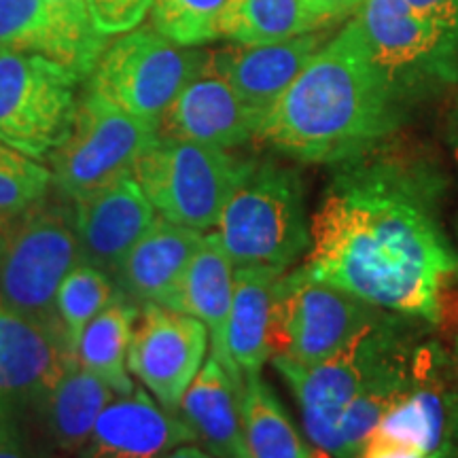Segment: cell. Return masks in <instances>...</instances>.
I'll return each mask as SVG.
<instances>
[{
	"mask_svg": "<svg viewBox=\"0 0 458 458\" xmlns=\"http://www.w3.org/2000/svg\"><path fill=\"white\" fill-rule=\"evenodd\" d=\"M403 3L425 20L458 30V0H403Z\"/></svg>",
	"mask_w": 458,
	"mask_h": 458,
	"instance_id": "obj_33",
	"label": "cell"
},
{
	"mask_svg": "<svg viewBox=\"0 0 458 458\" xmlns=\"http://www.w3.org/2000/svg\"><path fill=\"white\" fill-rule=\"evenodd\" d=\"M452 363V410H454V444L458 445V335L450 352Z\"/></svg>",
	"mask_w": 458,
	"mask_h": 458,
	"instance_id": "obj_37",
	"label": "cell"
},
{
	"mask_svg": "<svg viewBox=\"0 0 458 458\" xmlns=\"http://www.w3.org/2000/svg\"><path fill=\"white\" fill-rule=\"evenodd\" d=\"M359 458H425L420 452L403 448V445L382 444V442H368Z\"/></svg>",
	"mask_w": 458,
	"mask_h": 458,
	"instance_id": "obj_36",
	"label": "cell"
},
{
	"mask_svg": "<svg viewBox=\"0 0 458 458\" xmlns=\"http://www.w3.org/2000/svg\"><path fill=\"white\" fill-rule=\"evenodd\" d=\"M327 38L323 28L278 43L232 45L208 51V60L263 119Z\"/></svg>",
	"mask_w": 458,
	"mask_h": 458,
	"instance_id": "obj_21",
	"label": "cell"
},
{
	"mask_svg": "<svg viewBox=\"0 0 458 458\" xmlns=\"http://www.w3.org/2000/svg\"><path fill=\"white\" fill-rule=\"evenodd\" d=\"M283 274L270 266H240L233 274L227 320V371L240 391L244 377L259 376L274 354V306Z\"/></svg>",
	"mask_w": 458,
	"mask_h": 458,
	"instance_id": "obj_22",
	"label": "cell"
},
{
	"mask_svg": "<svg viewBox=\"0 0 458 458\" xmlns=\"http://www.w3.org/2000/svg\"><path fill=\"white\" fill-rule=\"evenodd\" d=\"M114 397L105 382L74 365L30 410L0 428L51 458H72Z\"/></svg>",
	"mask_w": 458,
	"mask_h": 458,
	"instance_id": "obj_16",
	"label": "cell"
},
{
	"mask_svg": "<svg viewBox=\"0 0 458 458\" xmlns=\"http://www.w3.org/2000/svg\"><path fill=\"white\" fill-rule=\"evenodd\" d=\"M408 119L351 17L263 114L257 140L293 162L334 165L394 140Z\"/></svg>",
	"mask_w": 458,
	"mask_h": 458,
	"instance_id": "obj_2",
	"label": "cell"
},
{
	"mask_svg": "<svg viewBox=\"0 0 458 458\" xmlns=\"http://www.w3.org/2000/svg\"><path fill=\"white\" fill-rule=\"evenodd\" d=\"M454 114H458V96H456V105H454Z\"/></svg>",
	"mask_w": 458,
	"mask_h": 458,
	"instance_id": "obj_43",
	"label": "cell"
},
{
	"mask_svg": "<svg viewBox=\"0 0 458 458\" xmlns=\"http://www.w3.org/2000/svg\"><path fill=\"white\" fill-rule=\"evenodd\" d=\"M81 263L74 202L51 193L7 221L0 242V306L24 317L57 323L55 295Z\"/></svg>",
	"mask_w": 458,
	"mask_h": 458,
	"instance_id": "obj_6",
	"label": "cell"
},
{
	"mask_svg": "<svg viewBox=\"0 0 458 458\" xmlns=\"http://www.w3.org/2000/svg\"><path fill=\"white\" fill-rule=\"evenodd\" d=\"M215 227L236 267L293 270L312 244V215L301 172L280 159L253 157Z\"/></svg>",
	"mask_w": 458,
	"mask_h": 458,
	"instance_id": "obj_3",
	"label": "cell"
},
{
	"mask_svg": "<svg viewBox=\"0 0 458 458\" xmlns=\"http://www.w3.org/2000/svg\"><path fill=\"white\" fill-rule=\"evenodd\" d=\"M0 458H51L45 452L32 448L20 437L0 428Z\"/></svg>",
	"mask_w": 458,
	"mask_h": 458,
	"instance_id": "obj_35",
	"label": "cell"
},
{
	"mask_svg": "<svg viewBox=\"0 0 458 458\" xmlns=\"http://www.w3.org/2000/svg\"><path fill=\"white\" fill-rule=\"evenodd\" d=\"M206 232L156 216L145 236L131 246L114 286L134 306H164L176 310L189 263Z\"/></svg>",
	"mask_w": 458,
	"mask_h": 458,
	"instance_id": "obj_20",
	"label": "cell"
},
{
	"mask_svg": "<svg viewBox=\"0 0 458 458\" xmlns=\"http://www.w3.org/2000/svg\"><path fill=\"white\" fill-rule=\"evenodd\" d=\"M454 238H456V250H458V215H456V221H454Z\"/></svg>",
	"mask_w": 458,
	"mask_h": 458,
	"instance_id": "obj_41",
	"label": "cell"
},
{
	"mask_svg": "<svg viewBox=\"0 0 458 458\" xmlns=\"http://www.w3.org/2000/svg\"><path fill=\"white\" fill-rule=\"evenodd\" d=\"M74 365L62 325L0 306V425L30 410Z\"/></svg>",
	"mask_w": 458,
	"mask_h": 458,
	"instance_id": "obj_14",
	"label": "cell"
},
{
	"mask_svg": "<svg viewBox=\"0 0 458 458\" xmlns=\"http://www.w3.org/2000/svg\"><path fill=\"white\" fill-rule=\"evenodd\" d=\"M435 325L416 317L385 312L334 357L314 365H297L280 354L270 359L300 405L303 431L318 452L337 458V422L357 393L408 348L431 335Z\"/></svg>",
	"mask_w": 458,
	"mask_h": 458,
	"instance_id": "obj_4",
	"label": "cell"
},
{
	"mask_svg": "<svg viewBox=\"0 0 458 458\" xmlns=\"http://www.w3.org/2000/svg\"><path fill=\"white\" fill-rule=\"evenodd\" d=\"M448 145L452 151V157H454V164L458 168V114L452 113L450 125H448Z\"/></svg>",
	"mask_w": 458,
	"mask_h": 458,
	"instance_id": "obj_39",
	"label": "cell"
},
{
	"mask_svg": "<svg viewBox=\"0 0 458 458\" xmlns=\"http://www.w3.org/2000/svg\"><path fill=\"white\" fill-rule=\"evenodd\" d=\"M365 0H308V4L323 17L327 24L342 20V17L354 15Z\"/></svg>",
	"mask_w": 458,
	"mask_h": 458,
	"instance_id": "obj_34",
	"label": "cell"
},
{
	"mask_svg": "<svg viewBox=\"0 0 458 458\" xmlns=\"http://www.w3.org/2000/svg\"><path fill=\"white\" fill-rule=\"evenodd\" d=\"M240 416L249 458H331L306 444L261 374L244 377Z\"/></svg>",
	"mask_w": 458,
	"mask_h": 458,
	"instance_id": "obj_26",
	"label": "cell"
},
{
	"mask_svg": "<svg viewBox=\"0 0 458 458\" xmlns=\"http://www.w3.org/2000/svg\"><path fill=\"white\" fill-rule=\"evenodd\" d=\"M91 20L106 37L125 34L142 24L153 0H88Z\"/></svg>",
	"mask_w": 458,
	"mask_h": 458,
	"instance_id": "obj_32",
	"label": "cell"
},
{
	"mask_svg": "<svg viewBox=\"0 0 458 458\" xmlns=\"http://www.w3.org/2000/svg\"><path fill=\"white\" fill-rule=\"evenodd\" d=\"M327 26L308 0H227L219 15V37L233 45L278 43Z\"/></svg>",
	"mask_w": 458,
	"mask_h": 458,
	"instance_id": "obj_28",
	"label": "cell"
},
{
	"mask_svg": "<svg viewBox=\"0 0 458 458\" xmlns=\"http://www.w3.org/2000/svg\"><path fill=\"white\" fill-rule=\"evenodd\" d=\"M164 458H219L215 454H210L208 450H204L202 445L191 442V444H182L179 448H174L172 452H168Z\"/></svg>",
	"mask_w": 458,
	"mask_h": 458,
	"instance_id": "obj_38",
	"label": "cell"
},
{
	"mask_svg": "<svg viewBox=\"0 0 458 458\" xmlns=\"http://www.w3.org/2000/svg\"><path fill=\"white\" fill-rule=\"evenodd\" d=\"M79 83L66 66L41 54L0 49V142L47 159L71 131Z\"/></svg>",
	"mask_w": 458,
	"mask_h": 458,
	"instance_id": "obj_10",
	"label": "cell"
},
{
	"mask_svg": "<svg viewBox=\"0 0 458 458\" xmlns=\"http://www.w3.org/2000/svg\"><path fill=\"white\" fill-rule=\"evenodd\" d=\"M301 266L382 310L442 327L458 250L444 223L450 179L437 159L394 142L329 165Z\"/></svg>",
	"mask_w": 458,
	"mask_h": 458,
	"instance_id": "obj_1",
	"label": "cell"
},
{
	"mask_svg": "<svg viewBox=\"0 0 458 458\" xmlns=\"http://www.w3.org/2000/svg\"><path fill=\"white\" fill-rule=\"evenodd\" d=\"M156 216V208L131 174L77 199L74 227L81 261L98 267L114 283L131 246L145 236Z\"/></svg>",
	"mask_w": 458,
	"mask_h": 458,
	"instance_id": "obj_18",
	"label": "cell"
},
{
	"mask_svg": "<svg viewBox=\"0 0 458 458\" xmlns=\"http://www.w3.org/2000/svg\"><path fill=\"white\" fill-rule=\"evenodd\" d=\"M388 94L411 114L458 85V30L403 0H365L352 15Z\"/></svg>",
	"mask_w": 458,
	"mask_h": 458,
	"instance_id": "obj_5",
	"label": "cell"
},
{
	"mask_svg": "<svg viewBox=\"0 0 458 458\" xmlns=\"http://www.w3.org/2000/svg\"><path fill=\"white\" fill-rule=\"evenodd\" d=\"M250 162L227 148L159 136L131 176L159 216L210 232Z\"/></svg>",
	"mask_w": 458,
	"mask_h": 458,
	"instance_id": "obj_7",
	"label": "cell"
},
{
	"mask_svg": "<svg viewBox=\"0 0 458 458\" xmlns=\"http://www.w3.org/2000/svg\"><path fill=\"white\" fill-rule=\"evenodd\" d=\"M117 295L113 280L89 263H77L66 274L55 295V314L72 351H77L79 337L91 318L105 310Z\"/></svg>",
	"mask_w": 458,
	"mask_h": 458,
	"instance_id": "obj_29",
	"label": "cell"
},
{
	"mask_svg": "<svg viewBox=\"0 0 458 458\" xmlns=\"http://www.w3.org/2000/svg\"><path fill=\"white\" fill-rule=\"evenodd\" d=\"M140 308L117 295L100 314L91 318L77 342V365L111 388L117 397L136 391L128 369L131 329Z\"/></svg>",
	"mask_w": 458,
	"mask_h": 458,
	"instance_id": "obj_25",
	"label": "cell"
},
{
	"mask_svg": "<svg viewBox=\"0 0 458 458\" xmlns=\"http://www.w3.org/2000/svg\"><path fill=\"white\" fill-rule=\"evenodd\" d=\"M206 51L172 43L156 28H134L108 45L88 89L148 123L162 117L204 64Z\"/></svg>",
	"mask_w": 458,
	"mask_h": 458,
	"instance_id": "obj_9",
	"label": "cell"
},
{
	"mask_svg": "<svg viewBox=\"0 0 458 458\" xmlns=\"http://www.w3.org/2000/svg\"><path fill=\"white\" fill-rule=\"evenodd\" d=\"M418 344L388 360L344 408L337 422V442H340L337 458H359L382 418L408 394L414 377V352Z\"/></svg>",
	"mask_w": 458,
	"mask_h": 458,
	"instance_id": "obj_27",
	"label": "cell"
},
{
	"mask_svg": "<svg viewBox=\"0 0 458 458\" xmlns=\"http://www.w3.org/2000/svg\"><path fill=\"white\" fill-rule=\"evenodd\" d=\"M428 458H456V450H452V452H444V454H437V456H428Z\"/></svg>",
	"mask_w": 458,
	"mask_h": 458,
	"instance_id": "obj_40",
	"label": "cell"
},
{
	"mask_svg": "<svg viewBox=\"0 0 458 458\" xmlns=\"http://www.w3.org/2000/svg\"><path fill=\"white\" fill-rule=\"evenodd\" d=\"M196 442L179 414L164 410L142 386L114 397L102 411L88 442L72 458H164Z\"/></svg>",
	"mask_w": 458,
	"mask_h": 458,
	"instance_id": "obj_19",
	"label": "cell"
},
{
	"mask_svg": "<svg viewBox=\"0 0 458 458\" xmlns=\"http://www.w3.org/2000/svg\"><path fill=\"white\" fill-rule=\"evenodd\" d=\"M227 0H153V28L182 47L219 38V15Z\"/></svg>",
	"mask_w": 458,
	"mask_h": 458,
	"instance_id": "obj_30",
	"label": "cell"
},
{
	"mask_svg": "<svg viewBox=\"0 0 458 458\" xmlns=\"http://www.w3.org/2000/svg\"><path fill=\"white\" fill-rule=\"evenodd\" d=\"M236 266L215 232H206L182 278L176 310L191 314L208 329L210 354L227 369V320Z\"/></svg>",
	"mask_w": 458,
	"mask_h": 458,
	"instance_id": "obj_24",
	"label": "cell"
},
{
	"mask_svg": "<svg viewBox=\"0 0 458 458\" xmlns=\"http://www.w3.org/2000/svg\"><path fill=\"white\" fill-rule=\"evenodd\" d=\"M385 312L348 291L317 280L306 267L297 266L278 280L274 354L297 365L320 363L340 352Z\"/></svg>",
	"mask_w": 458,
	"mask_h": 458,
	"instance_id": "obj_11",
	"label": "cell"
},
{
	"mask_svg": "<svg viewBox=\"0 0 458 458\" xmlns=\"http://www.w3.org/2000/svg\"><path fill=\"white\" fill-rule=\"evenodd\" d=\"M208 348V329L196 317L164 306H145L131 329L128 369L164 410L176 414Z\"/></svg>",
	"mask_w": 458,
	"mask_h": 458,
	"instance_id": "obj_12",
	"label": "cell"
},
{
	"mask_svg": "<svg viewBox=\"0 0 458 458\" xmlns=\"http://www.w3.org/2000/svg\"><path fill=\"white\" fill-rule=\"evenodd\" d=\"M106 47L88 0H0V49L41 54L85 81Z\"/></svg>",
	"mask_w": 458,
	"mask_h": 458,
	"instance_id": "obj_13",
	"label": "cell"
},
{
	"mask_svg": "<svg viewBox=\"0 0 458 458\" xmlns=\"http://www.w3.org/2000/svg\"><path fill=\"white\" fill-rule=\"evenodd\" d=\"M54 189L47 165L0 142V219L21 215Z\"/></svg>",
	"mask_w": 458,
	"mask_h": 458,
	"instance_id": "obj_31",
	"label": "cell"
},
{
	"mask_svg": "<svg viewBox=\"0 0 458 458\" xmlns=\"http://www.w3.org/2000/svg\"><path fill=\"white\" fill-rule=\"evenodd\" d=\"M240 386L213 354L204 360L182 394L181 420L191 428L196 444L219 458H249L240 416Z\"/></svg>",
	"mask_w": 458,
	"mask_h": 458,
	"instance_id": "obj_23",
	"label": "cell"
},
{
	"mask_svg": "<svg viewBox=\"0 0 458 458\" xmlns=\"http://www.w3.org/2000/svg\"><path fill=\"white\" fill-rule=\"evenodd\" d=\"M368 442L403 445L425 458L456 450L450 351L433 335L418 344L408 394L382 418Z\"/></svg>",
	"mask_w": 458,
	"mask_h": 458,
	"instance_id": "obj_15",
	"label": "cell"
},
{
	"mask_svg": "<svg viewBox=\"0 0 458 458\" xmlns=\"http://www.w3.org/2000/svg\"><path fill=\"white\" fill-rule=\"evenodd\" d=\"M4 225H7V221L0 219V242H3V232H4Z\"/></svg>",
	"mask_w": 458,
	"mask_h": 458,
	"instance_id": "obj_42",
	"label": "cell"
},
{
	"mask_svg": "<svg viewBox=\"0 0 458 458\" xmlns=\"http://www.w3.org/2000/svg\"><path fill=\"white\" fill-rule=\"evenodd\" d=\"M157 139L159 125L142 122L85 89L71 131L47 157L54 191L71 202L100 191L130 176Z\"/></svg>",
	"mask_w": 458,
	"mask_h": 458,
	"instance_id": "obj_8",
	"label": "cell"
},
{
	"mask_svg": "<svg viewBox=\"0 0 458 458\" xmlns=\"http://www.w3.org/2000/svg\"><path fill=\"white\" fill-rule=\"evenodd\" d=\"M261 117L240 98L206 51L204 64L179 91L159 123V136L233 151L255 140Z\"/></svg>",
	"mask_w": 458,
	"mask_h": 458,
	"instance_id": "obj_17",
	"label": "cell"
}]
</instances>
